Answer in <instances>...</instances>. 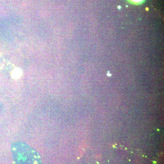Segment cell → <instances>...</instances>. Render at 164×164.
<instances>
[{
    "mask_svg": "<svg viewBox=\"0 0 164 164\" xmlns=\"http://www.w3.org/2000/svg\"><path fill=\"white\" fill-rule=\"evenodd\" d=\"M11 151L14 164H42L38 152L24 142L13 143Z\"/></svg>",
    "mask_w": 164,
    "mask_h": 164,
    "instance_id": "6da1fadb",
    "label": "cell"
},
{
    "mask_svg": "<svg viewBox=\"0 0 164 164\" xmlns=\"http://www.w3.org/2000/svg\"><path fill=\"white\" fill-rule=\"evenodd\" d=\"M129 1L134 4H140L143 2L145 0H129Z\"/></svg>",
    "mask_w": 164,
    "mask_h": 164,
    "instance_id": "7a4b0ae2",
    "label": "cell"
}]
</instances>
